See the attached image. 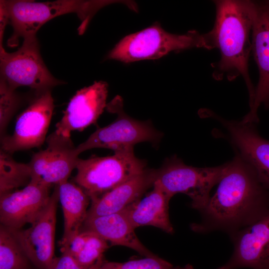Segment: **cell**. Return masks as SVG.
I'll list each match as a JSON object with an SVG mask.
<instances>
[{"label":"cell","mask_w":269,"mask_h":269,"mask_svg":"<svg viewBox=\"0 0 269 269\" xmlns=\"http://www.w3.org/2000/svg\"><path fill=\"white\" fill-rule=\"evenodd\" d=\"M224 165L216 193L199 211L200 222L191 225L195 232L218 231L229 235L269 212V191L253 168L238 154Z\"/></svg>","instance_id":"1"},{"label":"cell","mask_w":269,"mask_h":269,"mask_svg":"<svg viewBox=\"0 0 269 269\" xmlns=\"http://www.w3.org/2000/svg\"><path fill=\"white\" fill-rule=\"evenodd\" d=\"M216 18L213 28L205 33L206 49L218 48L221 54L218 62L212 64L213 77L217 80L226 77L232 81L242 76L252 106L255 89L248 69L252 51V0H219L214 1Z\"/></svg>","instance_id":"2"},{"label":"cell","mask_w":269,"mask_h":269,"mask_svg":"<svg viewBox=\"0 0 269 269\" xmlns=\"http://www.w3.org/2000/svg\"><path fill=\"white\" fill-rule=\"evenodd\" d=\"M118 0H58L35 2L31 0H0L7 13L13 33L8 39L9 46L17 45L20 38L36 36L45 23L63 14L74 13L81 21L79 34L86 31L94 15L103 7Z\"/></svg>","instance_id":"3"},{"label":"cell","mask_w":269,"mask_h":269,"mask_svg":"<svg viewBox=\"0 0 269 269\" xmlns=\"http://www.w3.org/2000/svg\"><path fill=\"white\" fill-rule=\"evenodd\" d=\"M145 160L137 158L134 148L114 152L111 156L79 158L73 180L91 201L100 198L146 169Z\"/></svg>","instance_id":"4"},{"label":"cell","mask_w":269,"mask_h":269,"mask_svg":"<svg viewBox=\"0 0 269 269\" xmlns=\"http://www.w3.org/2000/svg\"><path fill=\"white\" fill-rule=\"evenodd\" d=\"M193 48L206 49L204 34L194 30L183 34H173L156 22L123 38L108 53L106 59L128 63L158 59L172 51Z\"/></svg>","instance_id":"5"},{"label":"cell","mask_w":269,"mask_h":269,"mask_svg":"<svg viewBox=\"0 0 269 269\" xmlns=\"http://www.w3.org/2000/svg\"><path fill=\"white\" fill-rule=\"evenodd\" d=\"M224 167V164L193 167L185 164L174 156L167 159L157 169L154 184L159 186L170 199L177 193L186 194L191 199V207L199 211L207 204L211 197L210 192L219 182Z\"/></svg>","instance_id":"6"},{"label":"cell","mask_w":269,"mask_h":269,"mask_svg":"<svg viewBox=\"0 0 269 269\" xmlns=\"http://www.w3.org/2000/svg\"><path fill=\"white\" fill-rule=\"evenodd\" d=\"M23 39L21 46L11 53L0 51V78L12 88L27 87L35 92L51 89L64 83L55 78L45 65L36 36Z\"/></svg>","instance_id":"7"},{"label":"cell","mask_w":269,"mask_h":269,"mask_svg":"<svg viewBox=\"0 0 269 269\" xmlns=\"http://www.w3.org/2000/svg\"><path fill=\"white\" fill-rule=\"evenodd\" d=\"M107 111L117 115L111 124L100 128L91 134L77 149L80 154L94 148H103L114 152L131 148L141 142H157L162 136L149 122L136 120L124 111L122 99L119 96L107 103Z\"/></svg>","instance_id":"8"},{"label":"cell","mask_w":269,"mask_h":269,"mask_svg":"<svg viewBox=\"0 0 269 269\" xmlns=\"http://www.w3.org/2000/svg\"><path fill=\"white\" fill-rule=\"evenodd\" d=\"M54 108L51 90L34 92L28 106L17 118L12 134L0 139V149L12 154L40 147L46 140Z\"/></svg>","instance_id":"9"},{"label":"cell","mask_w":269,"mask_h":269,"mask_svg":"<svg viewBox=\"0 0 269 269\" xmlns=\"http://www.w3.org/2000/svg\"><path fill=\"white\" fill-rule=\"evenodd\" d=\"M47 147L34 153L28 163L30 182L51 187L67 181L79 159L77 146L71 138L56 131L46 139Z\"/></svg>","instance_id":"10"},{"label":"cell","mask_w":269,"mask_h":269,"mask_svg":"<svg viewBox=\"0 0 269 269\" xmlns=\"http://www.w3.org/2000/svg\"><path fill=\"white\" fill-rule=\"evenodd\" d=\"M59 185H55L49 202L26 229H8L37 269H48L54 254V237Z\"/></svg>","instance_id":"11"},{"label":"cell","mask_w":269,"mask_h":269,"mask_svg":"<svg viewBox=\"0 0 269 269\" xmlns=\"http://www.w3.org/2000/svg\"><path fill=\"white\" fill-rule=\"evenodd\" d=\"M252 1V52L259 77L253 104L242 121L256 124L259 121L258 108H269V0Z\"/></svg>","instance_id":"12"},{"label":"cell","mask_w":269,"mask_h":269,"mask_svg":"<svg viewBox=\"0 0 269 269\" xmlns=\"http://www.w3.org/2000/svg\"><path fill=\"white\" fill-rule=\"evenodd\" d=\"M229 236L234 245L233 254L217 269H269V212Z\"/></svg>","instance_id":"13"},{"label":"cell","mask_w":269,"mask_h":269,"mask_svg":"<svg viewBox=\"0 0 269 269\" xmlns=\"http://www.w3.org/2000/svg\"><path fill=\"white\" fill-rule=\"evenodd\" d=\"M207 114L223 126L237 154L253 168L269 191V140L260 135L255 124L227 120L211 111Z\"/></svg>","instance_id":"14"},{"label":"cell","mask_w":269,"mask_h":269,"mask_svg":"<svg viewBox=\"0 0 269 269\" xmlns=\"http://www.w3.org/2000/svg\"><path fill=\"white\" fill-rule=\"evenodd\" d=\"M50 186L30 182L21 190L0 196L1 225L11 230L20 229L32 224L47 205Z\"/></svg>","instance_id":"15"},{"label":"cell","mask_w":269,"mask_h":269,"mask_svg":"<svg viewBox=\"0 0 269 269\" xmlns=\"http://www.w3.org/2000/svg\"><path fill=\"white\" fill-rule=\"evenodd\" d=\"M108 85L95 81L79 91L70 99L63 116L55 125L56 131L71 136L72 132L82 131L95 124L107 106Z\"/></svg>","instance_id":"16"},{"label":"cell","mask_w":269,"mask_h":269,"mask_svg":"<svg viewBox=\"0 0 269 269\" xmlns=\"http://www.w3.org/2000/svg\"><path fill=\"white\" fill-rule=\"evenodd\" d=\"M157 169L146 168L142 173L91 201L87 218L121 212L139 201L153 186Z\"/></svg>","instance_id":"17"},{"label":"cell","mask_w":269,"mask_h":269,"mask_svg":"<svg viewBox=\"0 0 269 269\" xmlns=\"http://www.w3.org/2000/svg\"><path fill=\"white\" fill-rule=\"evenodd\" d=\"M125 210L121 212L87 218L81 231L94 233L111 246H123L131 248L145 257H157L146 248L136 236Z\"/></svg>","instance_id":"18"},{"label":"cell","mask_w":269,"mask_h":269,"mask_svg":"<svg viewBox=\"0 0 269 269\" xmlns=\"http://www.w3.org/2000/svg\"><path fill=\"white\" fill-rule=\"evenodd\" d=\"M153 186V190L144 198L125 210L134 229L152 226L172 234L174 229L168 214L170 199L157 185Z\"/></svg>","instance_id":"19"},{"label":"cell","mask_w":269,"mask_h":269,"mask_svg":"<svg viewBox=\"0 0 269 269\" xmlns=\"http://www.w3.org/2000/svg\"><path fill=\"white\" fill-rule=\"evenodd\" d=\"M59 194L64 216V233L59 242L61 247L81 232L90 199L80 186L68 181L59 184Z\"/></svg>","instance_id":"20"},{"label":"cell","mask_w":269,"mask_h":269,"mask_svg":"<svg viewBox=\"0 0 269 269\" xmlns=\"http://www.w3.org/2000/svg\"><path fill=\"white\" fill-rule=\"evenodd\" d=\"M10 154L0 151V196L28 185L31 178L28 163L16 161Z\"/></svg>","instance_id":"21"},{"label":"cell","mask_w":269,"mask_h":269,"mask_svg":"<svg viewBox=\"0 0 269 269\" xmlns=\"http://www.w3.org/2000/svg\"><path fill=\"white\" fill-rule=\"evenodd\" d=\"M32 265L11 233L0 225V269H31Z\"/></svg>","instance_id":"22"},{"label":"cell","mask_w":269,"mask_h":269,"mask_svg":"<svg viewBox=\"0 0 269 269\" xmlns=\"http://www.w3.org/2000/svg\"><path fill=\"white\" fill-rule=\"evenodd\" d=\"M21 95L0 79V139L6 135L7 127L23 101Z\"/></svg>","instance_id":"23"},{"label":"cell","mask_w":269,"mask_h":269,"mask_svg":"<svg viewBox=\"0 0 269 269\" xmlns=\"http://www.w3.org/2000/svg\"><path fill=\"white\" fill-rule=\"evenodd\" d=\"M99 269H194V268L189 264L183 266H174L157 257H145L123 263L110 262L104 259Z\"/></svg>","instance_id":"24"},{"label":"cell","mask_w":269,"mask_h":269,"mask_svg":"<svg viewBox=\"0 0 269 269\" xmlns=\"http://www.w3.org/2000/svg\"><path fill=\"white\" fill-rule=\"evenodd\" d=\"M109 248L107 241L91 232L90 237L81 252L75 257L80 265L89 268L94 265Z\"/></svg>","instance_id":"25"},{"label":"cell","mask_w":269,"mask_h":269,"mask_svg":"<svg viewBox=\"0 0 269 269\" xmlns=\"http://www.w3.org/2000/svg\"><path fill=\"white\" fill-rule=\"evenodd\" d=\"M91 232L81 231L69 242L61 247V251H65L75 258L81 252L90 237Z\"/></svg>","instance_id":"26"},{"label":"cell","mask_w":269,"mask_h":269,"mask_svg":"<svg viewBox=\"0 0 269 269\" xmlns=\"http://www.w3.org/2000/svg\"><path fill=\"white\" fill-rule=\"evenodd\" d=\"M87 269L80 265L74 257L65 251L61 252L60 256L54 257L48 268V269Z\"/></svg>","instance_id":"27"},{"label":"cell","mask_w":269,"mask_h":269,"mask_svg":"<svg viewBox=\"0 0 269 269\" xmlns=\"http://www.w3.org/2000/svg\"><path fill=\"white\" fill-rule=\"evenodd\" d=\"M104 259L105 258L104 256L101 257L94 265H93L92 266H91L87 269H99Z\"/></svg>","instance_id":"28"}]
</instances>
